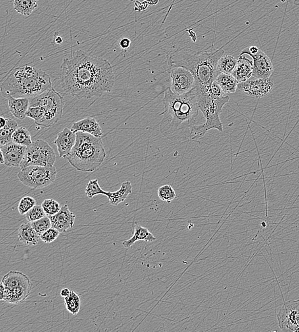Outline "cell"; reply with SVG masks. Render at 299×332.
Wrapping results in <instances>:
<instances>
[{
  "mask_svg": "<svg viewBox=\"0 0 299 332\" xmlns=\"http://www.w3.org/2000/svg\"><path fill=\"white\" fill-rule=\"evenodd\" d=\"M62 88L78 99L99 98L113 90L115 76L107 60L77 50L61 65Z\"/></svg>",
  "mask_w": 299,
  "mask_h": 332,
  "instance_id": "obj_1",
  "label": "cell"
},
{
  "mask_svg": "<svg viewBox=\"0 0 299 332\" xmlns=\"http://www.w3.org/2000/svg\"><path fill=\"white\" fill-rule=\"evenodd\" d=\"M52 87L51 77L43 70L28 65L13 68L1 85L5 98H33Z\"/></svg>",
  "mask_w": 299,
  "mask_h": 332,
  "instance_id": "obj_2",
  "label": "cell"
},
{
  "mask_svg": "<svg viewBox=\"0 0 299 332\" xmlns=\"http://www.w3.org/2000/svg\"><path fill=\"white\" fill-rule=\"evenodd\" d=\"M164 111L161 124L167 123L174 130L181 128L192 129L198 117L199 105L195 88L183 95H177L170 87L166 89L163 99Z\"/></svg>",
  "mask_w": 299,
  "mask_h": 332,
  "instance_id": "obj_3",
  "label": "cell"
},
{
  "mask_svg": "<svg viewBox=\"0 0 299 332\" xmlns=\"http://www.w3.org/2000/svg\"><path fill=\"white\" fill-rule=\"evenodd\" d=\"M209 48L197 51L189 57L181 58L169 57L168 63L170 68L182 66L194 75L195 86H211L215 82L219 73L217 64L220 58L225 54L223 47L214 49L213 44L211 51Z\"/></svg>",
  "mask_w": 299,
  "mask_h": 332,
  "instance_id": "obj_4",
  "label": "cell"
},
{
  "mask_svg": "<svg viewBox=\"0 0 299 332\" xmlns=\"http://www.w3.org/2000/svg\"><path fill=\"white\" fill-rule=\"evenodd\" d=\"M76 135V145L66 159L78 171L92 173L102 165L107 156L102 139L82 132Z\"/></svg>",
  "mask_w": 299,
  "mask_h": 332,
  "instance_id": "obj_5",
  "label": "cell"
},
{
  "mask_svg": "<svg viewBox=\"0 0 299 332\" xmlns=\"http://www.w3.org/2000/svg\"><path fill=\"white\" fill-rule=\"evenodd\" d=\"M30 106H38L44 112L40 124L43 127H50L61 119L63 111V99L55 89L51 87L30 100Z\"/></svg>",
  "mask_w": 299,
  "mask_h": 332,
  "instance_id": "obj_6",
  "label": "cell"
},
{
  "mask_svg": "<svg viewBox=\"0 0 299 332\" xmlns=\"http://www.w3.org/2000/svg\"><path fill=\"white\" fill-rule=\"evenodd\" d=\"M230 97L228 95L223 97H215L205 108L202 114L205 118L204 124L193 126L190 130V137L192 140L202 138L207 131L211 129H217L223 132V124L220 120L219 115L223 110L224 105L229 101Z\"/></svg>",
  "mask_w": 299,
  "mask_h": 332,
  "instance_id": "obj_7",
  "label": "cell"
},
{
  "mask_svg": "<svg viewBox=\"0 0 299 332\" xmlns=\"http://www.w3.org/2000/svg\"><path fill=\"white\" fill-rule=\"evenodd\" d=\"M57 171L55 166H29L20 169L18 177L24 186L39 189L53 184L57 178Z\"/></svg>",
  "mask_w": 299,
  "mask_h": 332,
  "instance_id": "obj_8",
  "label": "cell"
},
{
  "mask_svg": "<svg viewBox=\"0 0 299 332\" xmlns=\"http://www.w3.org/2000/svg\"><path fill=\"white\" fill-rule=\"evenodd\" d=\"M56 162L55 151L46 141L37 140L26 147L20 169L29 166H53Z\"/></svg>",
  "mask_w": 299,
  "mask_h": 332,
  "instance_id": "obj_9",
  "label": "cell"
},
{
  "mask_svg": "<svg viewBox=\"0 0 299 332\" xmlns=\"http://www.w3.org/2000/svg\"><path fill=\"white\" fill-rule=\"evenodd\" d=\"M277 317L282 331L299 332V300L284 303Z\"/></svg>",
  "mask_w": 299,
  "mask_h": 332,
  "instance_id": "obj_10",
  "label": "cell"
},
{
  "mask_svg": "<svg viewBox=\"0 0 299 332\" xmlns=\"http://www.w3.org/2000/svg\"><path fill=\"white\" fill-rule=\"evenodd\" d=\"M171 68L170 88L177 95H183L189 92L195 86V80L188 70L182 66H175Z\"/></svg>",
  "mask_w": 299,
  "mask_h": 332,
  "instance_id": "obj_11",
  "label": "cell"
},
{
  "mask_svg": "<svg viewBox=\"0 0 299 332\" xmlns=\"http://www.w3.org/2000/svg\"><path fill=\"white\" fill-rule=\"evenodd\" d=\"M275 86L271 79H257L249 80L243 83H239L238 88L245 95L255 99L262 98L267 96Z\"/></svg>",
  "mask_w": 299,
  "mask_h": 332,
  "instance_id": "obj_12",
  "label": "cell"
},
{
  "mask_svg": "<svg viewBox=\"0 0 299 332\" xmlns=\"http://www.w3.org/2000/svg\"><path fill=\"white\" fill-rule=\"evenodd\" d=\"M253 60V78L257 79H268L273 73V63L269 57L259 49L256 55L250 56Z\"/></svg>",
  "mask_w": 299,
  "mask_h": 332,
  "instance_id": "obj_13",
  "label": "cell"
},
{
  "mask_svg": "<svg viewBox=\"0 0 299 332\" xmlns=\"http://www.w3.org/2000/svg\"><path fill=\"white\" fill-rule=\"evenodd\" d=\"M26 149V146L14 142L0 146L5 159V165L8 167H20Z\"/></svg>",
  "mask_w": 299,
  "mask_h": 332,
  "instance_id": "obj_14",
  "label": "cell"
},
{
  "mask_svg": "<svg viewBox=\"0 0 299 332\" xmlns=\"http://www.w3.org/2000/svg\"><path fill=\"white\" fill-rule=\"evenodd\" d=\"M52 228H55L60 232H65L74 227L76 216L68 208L67 205L61 207L59 212L51 217Z\"/></svg>",
  "mask_w": 299,
  "mask_h": 332,
  "instance_id": "obj_15",
  "label": "cell"
},
{
  "mask_svg": "<svg viewBox=\"0 0 299 332\" xmlns=\"http://www.w3.org/2000/svg\"><path fill=\"white\" fill-rule=\"evenodd\" d=\"M76 132L66 127L58 133L57 138L54 143L57 145L60 158H66L69 155L76 145Z\"/></svg>",
  "mask_w": 299,
  "mask_h": 332,
  "instance_id": "obj_16",
  "label": "cell"
},
{
  "mask_svg": "<svg viewBox=\"0 0 299 332\" xmlns=\"http://www.w3.org/2000/svg\"><path fill=\"white\" fill-rule=\"evenodd\" d=\"M0 285V300L12 304L23 302L32 290L24 288H7L1 282Z\"/></svg>",
  "mask_w": 299,
  "mask_h": 332,
  "instance_id": "obj_17",
  "label": "cell"
},
{
  "mask_svg": "<svg viewBox=\"0 0 299 332\" xmlns=\"http://www.w3.org/2000/svg\"><path fill=\"white\" fill-rule=\"evenodd\" d=\"M1 282L7 288H24L32 290L30 278L20 271H9L4 276Z\"/></svg>",
  "mask_w": 299,
  "mask_h": 332,
  "instance_id": "obj_18",
  "label": "cell"
},
{
  "mask_svg": "<svg viewBox=\"0 0 299 332\" xmlns=\"http://www.w3.org/2000/svg\"><path fill=\"white\" fill-rule=\"evenodd\" d=\"M71 130L75 132H82L88 133L93 136L101 138L103 133L100 126L95 118H85L72 124Z\"/></svg>",
  "mask_w": 299,
  "mask_h": 332,
  "instance_id": "obj_19",
  "label": "cell"
},
{
  "mask_svg": "<svg viewBox=\"0 0 299 332\" xmlns=\"http://www.w3.org/2000/svg\"><path fill=\"white\" fill-rule=\"evenodd\" d=\"M253 69V60L244 57V55L239 56L238 65L232 75L239 83L245 82L252 78Z\"/></svg>",
  "mask_w": 299,
  "mask_h": 332,
  "instance_id": "obj_20",
  "label": "cell"
},
{
  "mask_svg": "<svg viewBox=\"0 0 299 332\" xmlns=\"http://www.w3.org/2000/svg\"><path fill=\"white\" fill-rule=\"evenodd\" d=\"M8 100V107L12 115L20 120L26 117V113L30 106V98H10Z\"/></svg>",
  "mask_w": 299,
  "mask_h": 332,
  "instance_id": "obj_21",
  "label": "cell"
},
{
  "mask_svg": "<svg viewBox=\"0 0 299 332\" xmlns=\"http://www.w3.org/2000/svg\"><path fill=\"white\" fill-rule=\"evenodd\" d=\"M19 239L23 243L25 246H37L40 236L33 229L32 224L28 223L22 224L19 229Z\"/></svg>",
  "mask_w": 299,
  "mask_h": 332,
  "instance_id": "obj_22",
  "label": "cell"
},
{
  "mask_svg": "<svg viewBox=\"0 0 299 332\" xmlns=\"http://www.w3.org/2000/svg\"><path fill=\"white\" fill-rule=\"evenodd\" d=\"M157 238L155 237L148 229L142 227L139 224H136L134 228V235L129 240L122 242V246L124 248H130L138 241L145 242H154Z\"/></svg>",
  "mask_w": 299,
  "mask_h": 332,
  "instance_id": "obj_23",
  "label": "cell"
},
{
  "mask_svg": "<svg viewBox=\"0 0 299 332\" xmlns=\"http://www.w3.org/2000/svg\"><path fill=\"white\" fill-rule=\"evenodd\" d=\"M215 82L226 94L236 92L239 84L238 81L231 74H219Z\"/></svg>",
  "mask_w": 299,
  "mask_h": 332,
  "instance_id": "obj_24",
  "label": "cell"
},
{
  "mask_svg": "<svg viewBox=\"0 0 299 332\" xmlns=\"http://www.w3.org/2000/svg\"><path fill=\"white\" fill-rule=\"evenodd\" d=\"M132 192V186L130 182H123L121 184V187L116 192H111L107 196L111 205L113 206H118L120 203L124 202Z\"/></svg>",
  "mask_w": 299,
  "mask_h": 332,
  "instance_id": "obj_25",
  "label": "cell"
},
{
  "mask_svg": "<svg viewBox=\"0 0 299 332\" xmlns=\"http://www.w3.org/2000/svg\"><path fill=\"white\" fill-rule=\"evenodd\" d=\"M238 60L232 55L222 56L217 64L218 72L219 74L233 73L238 65Z\"/></svg>",
  "mask_w": 299,
  "mask_h": 332,
  "instance_id": "obj_26",
  "label": "cell"
},
{
  "mask_svg": "<svg viewBox=\"0 0 299 332\" xmlns=\"http://www.w3.org/2000/svg\"><path fill=\"white\" fill-rule=\"evenodd\" d=\"M18 128V123L14 120L8 119L7 124L0 130V146L13 142L12 136Z\"/></svg>",
  "mask_w": 299,
  "mask_h": 332,
  "instance_id": "obj_27",
  "label": "cell"
},
{
  "mask_svg": "<svg viewBox=\"0 0 299 332\" xmlns=\"http://www.w3.org/2000/svg\"><path fill=\"white\" fill-rule=\"evenodd\" d=\"M38 0H14V8L17 12L23 16H30L37 8Z\"/></svg>",
  "mask_w": 299,
  "mask_h": 332,
  "instance_id": "obj_28",
  "label": "cell"
},
{
  "mask_svg": "<svg viewBox=\"0 0 299 332\" xmlns=\"http://www.w3.org/2000/svg\"><path fill=\"white\" fill-rule=\"evenodd\" d=\"M12 140L14 143L26 147L33 143L30 132L24 126L17 128L12 136Z\"/></svg>",
  "mask_w": 299,
  "mask_h": 332,
  "instance_id": "obj_29",
  "label": "cell"
},
{
  "mask_svg": "<svg viewBox=\"0 0 299 332\" xmlns=\"http://www.w3.org/2000/svg\"><path fill=\"white\" fill-rule=\"evenodd\" d=\"M65 304L66 309L70 314H78L81 306L80 296L76 292L72 290L69 295L65 298Z\"/></svg>",
  "mask_w": 299,
  "mask_h": 332,
  "instance_id": "obj_30",
  "label": "cell"
},
{
  "mask_svg": "<svg viewBox=\"0 0 299 332\" xmlns=\"http://www.w3.org/2000/svg\"><path fill=\"white\" fill-rule=\"evenodd\" d=\"M85 192L89 199H92L93 197L99 194L105 195L107 197L110 194V192H106L101 188L98 179L91 180L89 182L85 189Z\"/></svg>",
  "mask_w": 299,
  "mask_h": 332,
  "instance_id": "obj_31",
  "label": "cell"
},
{
  "mask_svg": "<svg viewBox=\"0 0 299 332\" xmlns=\"http://www.w3.org/2000/svg\"><path fill=\"white\" fill-rule=\"evenodd\" d=\"M41 205L44 209L46 215L49 217L57 214L61 208L60 203L53 199H45Z\"/></svg>",
  "mask_w": 299,
  "mask_h": 332,
  "instance_id": "obj_32",
  "label": "cell"
},
{
  "mask_svg": "<svg viewBox=\"0 0 299 332\" xmlns=\"http://www.w3.org/2000/svg\"><path fill=\"white\" fill-rule=\"evenodd\" d=\"M158 195L161 201L168 203H171L176 198V194L173 187L170 185L161 186L158 190Z\"/></svg>",
  "mask_w": 299,
  "mask_h": 332,
  "instance_id": "obj_33",
  "label": "cell"
},
{
  "mask_svg": "<svg viewBox=\"0 0 299 332\" xmlns=\"http://www.w3.org/2000/svg\"><path fill=\"white\" fill-rule=\"evenodd\" d=\"M31 224H32L33 229L40 236L43 232L52 228L51 219H50L49 216L47 215L40 219L37 220L36 221L32 222Z\"/></svg>",
  "mask_w": 299,
  "mask_h": 332,
  "instance_id": "obj_34",
  "label": "cell"
},
{
  "mask_svg": "<svg viewBox=\"0 0 299 332\" xmlns=\"http://www.w3.org/2000/svg\"><path fill=\"white\" fill-rule=\"evenodd\" d=\"M37 205V201L32 197L25 196L20 199L18 205V211L20 215H26L33 207Z\"/></svg>",
  "mask_w": 299,
  "mask_h": 332,
  "instance_id": "obj_35",
  "label": "cell"
},
{
  "mask_svg": "<svg viewBox=\"0 0 299 332\" xmlns=\"http://www.w3.org/2000/svg\"><path fill=\"white\" fill-rule=\"evenodd\" d=\"M46 216L44 209L41 205H35L33 207L30 211L26 213V218L27 221L32 223V222L36 221L37 220L41 219Z\"/></svg>",
  "mask_w": 299,
  "mask_h": 332,
  "instance_id": "obj_36",
  "label": "cell"
},
{
  "mask_svg": "<svg viewBox=\"0 0 299 332\" xmlns=\"http://www.w3.org/2000/svg\"><path fill=\"white\" fill-rule=\"evenodd\" d=\"M26 117L34 120L35 124L40 126L44 117V112L41 107L38 106H30L26 113Z\"/></svg>",
  "mask_w": 299,
  "mask_h": 332,
  "instance_id": "obj_37",
  "label": "cell"
},
{
  "mask_svg": "<svg viewBox=\"0 0 299 332\" xmlns=\"http://www.w3.org/2000/svg\"><path fill=\"white\" fill-rule=\"evenodd\" d=\"M60 234V232L58 229L54 228H51L46 231L43 232L40 236V239L43 242L46 244L53 242L58 238Z\"/></svg>",
  "mask_w": 299,
  "mask_h": 332,
  "instance_id": "obj_38",
  "label": "cell"
},
{
  "mask_svg": "<svg viewBox=\"0 0 299 332\" xmlns=\"http://www.w3.org/2000/svg\"><path fill=\"white\" fill-rule=\"evenodd\" d=\"M131 45V41L128 38H123L120 41V45L122 49L126 50L129 48Z\"/></svg>",
  "mask_w": 299,
  "mask_h": 332,
  "instance_id": "obj_39",
  "label": "cell"
},
{
  "mask_svg": "<svg viewBox=\"0 0 299 332\" xmlns=\"http://www.w3.org/2000/svg\"><path fill=\"white\" fill-rule=\"evenodd\" d=\"M71 291L72 290H70L68 288H63V289L61 290V292H60V295H61L62 297L65 298L66 296L69 295Z\"/></svg>",
  "mask_w": 299,
  "mask_h": 332,
  "instance_id": "obj_40",
  "label": "cell"
},
{
  "mask_svg": "<svg viewBox=\"0 0 299 332\" xmlns=\"http://www.w3.org/2000/svg\"><path fill=\"white\" fill-rule=\"evenodd\" d=\"M8 118H5L3 117L0 118V124H1V128H3L4 126L7 124Z\"/></svg>",
  "mask_w": 299,
  "mask_h": 332,
  "instance_id": "obj_41",
  "label": "cell"
},
{
  "mask_svg": "<svg viewBox=\"0 0 299 332\" xmlns=\"http://www.w3.org/2000/svg\"><path fill=\"white\" fill-rule=\"evenodd\" d=\"M55 42L56 43H57V44H61V43H63V39H62L61 37L58 35V36L55 37Z\"/></svg>",
  "mask_w": 299,
  "mask_h": 332,
  "instance_id": "obj_42",
  "label": "cell"
},
{
  "mask_svg": "<svg viewBox=\"0 0 299 332\" xmlns=\"http://www.w3.org/2000/svg\"><path fill=\"white\" fill-rule=\"evenodd\" d=\"M0 163H1V165L5 164V159H4L3 153H2L1 150H0Z\"/></svg>",
  "mask_w": 299,
  "mask_h": 332,
  "instance_id": "obj_43",
  "label": "cell"
},
{
  "mask_svg": "<svg viewBox=\"0 0 299 332\" xmlns=\"http://www.w3.org/2000/svg\"><path fill=\"white\" fill-rule=\"evenodd\" d=\"M130 1H134V0H130Z\"/></svg>",
  "mask_w": 299,
  "mask_h": 332,
  "instance_id": "obj_44",
  "label": "cell"
}]
</instances>
